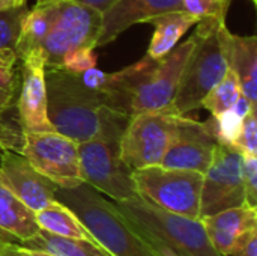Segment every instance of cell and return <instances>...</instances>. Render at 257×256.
I'll return each mask as SVG.
<instances>
[{
  "label": "cell",
  "instance_id": "6da1fadb",
  "mask_svg": "<svg viewBox=\"0 0 257 256\" xmlns=\"http://www.w3.org/2000/svg\"><path fill=\"white\" fill-rule=\"evenodd\" d=\"M114 205L160 256H220L200 219L166 211L140 195L114 202Z\"/></svg>",
  "mask_w": 257,
  "mask_h": 256
},
{
  "label": "cell",
  "instance_id": "7a4b0ae2",
  "mask_svg": "<svg viewBox=\"0 0 257 256\" xmlns=\"http://www.w3.org/2000/svg\"><path fill=\"white\" fill-rule=\"evenodd\" d=\"M56 201L66 205L111 256H160L137 234L114 202L86 183L74 189L57 187Z\"/></svg>",
  "mask_w": 257,
  "mask_h": 256
},
{
  "label": "cell",
  "instance_id": "3957f363",
  "mask_svg": "<svg viewBox=\"0 0 257 256\" xmlns=\"http://www.w3.org/2000/svg\"><path fill=\"white\" fill-rule=\"evenodd\" d=\"M47 116L53 130L77 143L96 139L101 128L102 103L78 74L63 66L45 68Z\"/></svg>",
  "mask_w": 257,
  "mask_h": 256
},
{
  "label": "cell",
  "instance_id": "277c9868",
  "mask_svg": "<svg viewBox=\"0 0 257 256\" xmlns=\"http://www.w3.org/2000/svg\"><path fill=\"white\" fill-rule=\"evenodd\" d=\"M223 23L226 21L212 18H203L197 23L196 45L184 66L172 101L175 113L185 115L199 109L206 94L226 75L229 66L218 36Z\"/></svg>",
  "mask_w": 257,
  "mask_h": 256
},
{
  "label": "cell",
  "instance_id": "5b68a950",
  "mask_svg": "<svg viewBox=\"0 0 257 256\" xmlns=\"http://www.w3.org/2000/svg\"><path fill=\"white\" fill-rule=\"evenodd\" d=\"M137 195L151 204L190 219H199L203 174L161 164L133 170Z\"/></svg>",
  "mask_w": 257,
  "mask_h": 256
},
{
  "label": "cell",
  "instance_id": "8992f818",
  "mask_svg": "<svg viewBox=\"0 0 257 256\" xmlns=\"http://www.w3.org/2000/svg\"><path fill=\"white\" fill-rule=\"evenodd\" d=\"M119 143L120 139L116 137H96L78 143L83 181L113 199V202L137 195L133 170L122 161Z\"/></svg>",
  "mask_w": 257,
  "mask_h": 256
},
{
  "label": "cell",
  "instance_id": "52a82bcc",
  "mask_svg": "<svg viewBox=\"0 0 257 256\" xmlns=\"http://www.w3.org/2000/svg\"><path fill=\"white\" fill-rule=\"evenodd\" d=\"M101 27V12L75 0H62L57 18L41 45L44 66H62L63 56L72 50L96 48Z\"/></svg>",
  "mask_w": 257,
  "mask_h": 256
},
{
  "label": "cell",
  "instance_id": "ba28073f",
  "mask_svg": "<svg viewBox=\"0 0 257 256\" xmlns=\"http://www.w3.org/2000/svg\"><path fill=\"white\" fill-rule=\"evenodd\" d=\"M179 115L173 110L143 112L130 118L120 137V158L131 169L160 164L173 137Z\"/></svg>",
  "mask_w": 257,
  "mask_h": 256
},
{
  "label": "cell",
  "instance_id": "9c48e42d",
  "mask_svg": "<svg viewBox=\"0 0 257 256\" xmlns=\"http://www.w3.org/2000/svg\"><path fill=\"white\" fill-rule=\"evenodd\" d=\"M21 154L57 187L74 189L83 181L80 174L78 143L56 131H24Z\"/></svg>",
  "mask_w": 257,
  "mask_h": 256
},
{
  "label": "cell",
  "instance_id": "30bf717a",
  "mask_svg": "<svg viewBox=\"0 0 257 256\" xmlns=\"http://www.w3.org/2000/svg\"><path fill=\"white\" fill-rule=\"evenodd\" d=\"M242 154L233 146L218 143L208 170L203 174L199 219L245 205L242 184Z\"/></svg>",
  "mask_w": 257,
  "mask_h": 256
},
{
  "label": "cell",
  "instance_id": "8fae6325",
  "mask_svg": "<svg viewBox=\"0 0 257 256\" xmlns=\"http://www.w3.org/2000/svg\"><path fill=\"white\" fill-rule=\"evenodd\" d=\"M196 45L194 33L182 44L176 45L163 59L157 60L148 75L137 88L131 101V116L143 112L172 110L184 66Z\"/></svg>",
  "mask_w": 257,
  "mask_h": 256
},
{
  "label": "cell",
  "instance_id": "7c38bea8",
  "mask_svg": "<svg viewBox=\"0 0 257 256\" xmlns=\"http://www.w3.org/2000/svg\"><path fill=\"white\" fill-rule=\"evenodd\" d=\"M217 145L208 122H197L179 115L173 137L160 164L169 169L205 174L212 163Z\"/></svg>",
  "mask_w": 257,
  "mask_h": 256
},
{
  "label": "cell",
  "instance_id": "4fadbf2b",
  "mask_svg": "<svg viewBox=\"0 0 257 256\" xmlns=\"http://www.w3.org/2000/svg\"><path fill=\"white\" fill-rule=\"evenodd\" d=\"M0 183H3L33 213L51 204L57 186L41 175L18 151L0 152Z\"/></svg>",
  "mask_w": 257,
  "mask_h": 256
},
{
  "label": "cell",
  "instance_id": "5bb4252c",
  "mask_svg": "<svg viewBox=\"0 0 257 256\" xmlns=\"http://www.w3.org/2000/svg\"><path fill=\"white\" fill-rule=\"evenodd\" d=\"M44 71L45 66L41 50L21 59V83L17 100L18 124L21 133L54 131L47 116V89Z\"/></svg>",
  "mask_w": 257,
  "mask_h": 256
},
{
  "label": "cell",
  "instance_id": "9a60e30c",
  "mask_svg": "<svg viewBox=\"0 0 257 256\" xmlns=\"http://www.w3.org/2000/svg\"><path fill=\"white\" fill-rule=\"evenodd\" d=\"M206 235L220 256H230L257 234V208L241 205L202 219Z\"/></svg>",
  "mask_w": 257,
  "mask_h": 256
},
{
  "label": "cell",
  "instance_id": "2e32d148",
  "mask_svg": "<svg viewBox=\"0 0 257 256\" xmlns=\"http://www.w3.org/2000/svg\"><path fill=\"white\" fill-rule=\"evenodd\" d=\"M178 9H182L181 0H117L102 12V27L96 47L114 41L137 23H148L161 14Z\"/></svg>",
  "mask_w": 257,
  "mask_h": 256
},
{
  "label": "cell",
  "instance_id": "e0dca14e",
  "mask_svg": "<svg viewBox=\"0 0 257 256\" xmlns=\"http://www.w3.org/2000/svg\"><path fill=\"white\" fill-rule=\"evenodd\" d=\"M220 44L227 66L236 74L241 94L257 109V39L256 36L233 35L226 23L218 29Z\"/></svg>",
  "mask_w": 257,
  "mask_h": 256
},
{
  "label": "cell",
  "instance_id": "ac0fdd59",
  "mask_svg": "<svg viewBox=\"0 0 257 256\" xmlns=\"http://www.w3.org/2000/svg\"><path fill=\"white\" fill-rule=\"evenodd\" d=\"M60 3L62 0H36L35 6L29 8L15 47L18 60L41 50L44 39L57 18Z\"/></svg>",
  "mask_w": 257,
  "mask_h": 256
},
{
  "label": "cell",
  "instance_id": "d6986e66",
  "mask_svg": "<svg viewBox=\"0 0 257 256\" xmlns=\"http://www.w3.org/2000/svg\"><path fill=\"white\" fill-rule=\"evenodd\" d=\"M200 18L194 14L187 12L185 9L169 11L161 14L148 23L154 26V35L148 47V56L160 60L167 53H170L179 42V39L185 35V32L196 26Z\"/></svg>",
  "mask_w": 257,
  "mask_h": 256
},
{
  "label": "cell",
  "instance_id": "ffe728a7",
  "mask_svg": "<svg viewBox=\"0 0 257 256\" xmlns=\"http://www.w3.org/2000/svg\"><path fill=\"white\" fill-rule=\"evenodd\" d=\"M0 231L12 243L30 240L39 232L35 213L3 183H0Z\"/></svg>",
  "mask_w": 257,
  "mask_h": 256
},
{
  "label": "cell",
  "instance_id": "44dd1931",
  "mask_svg": "<svg viewBox=\"0 0 257 256\" xmlns=\"http://www.w3.org/2000/svg\"><path fill=\"white\" fill-rule=\"evenodd\" d=\"M35 219H36L39 229L45 232H50L59 237L87 240L99 246L96 240L92 237V234L87 231V228L81 223V220L66 205H63L62 202L56 199L47 207H44L42 210L36 211Z\"/></svg>",
  "mask_w": 257,
  "mask_h": 256
},
{
  "label": "cell",
  "instance_id": "7402d4cb",
  "mask_svg": "<svg viewBox=\"0 0 257 256\" xmlns=\"http://www.w3.org/2000/svg\"><path fill=\"white\" fill-rule=\"evenodd\" d=\"M15 244H20L29 249L44 250V252L57 256H111L105 249L96 246L92 241L59 237V235L45 232L42 229H39V232L33 238L21 241V243H15Z\"/></svg>",
  "mask_w": 257,
  "mask_h": 256
},
{
  "label": "cell",
  "instance_id": "603a6c76",
  "mask_svg": "<svg viewBox=\"0 0 257 256\" xmlns=\"http://www.w3.org/2000/svg\"><path fill=\"white\" fill-rule=\"evenodd\" d=\"M241 97V88L236 74L229 68L226 75L206 94L200 107L211 112L212 116H218L230 110Z\"/></svg>",
  "mask_w": 257,
  "mask_h": 256
},
{
  "label": "cell",
  "instance_id": "cb8c5ba5",
  "mask_svg": "<svg viewBox=\"0 0 257 256\" xmlns=\"http://www.w3.org/2000/svg\"><path fill=\"white\" fill-rule=\"evenodd\" d=\"M27 11H29L27 5L14 6L0 11V48L12 50L15 53V47Z\"/></svg>",
  "mask_w": 257,
  "mask_h": 256
},
{
  "label": "cell",
  "instance_id": "d4e9b609",
  "mask_svg": "<svg viewBox=\"0 0 257 256\" xmlns=\"http://www.w3.org/2000/svg\"><path fill=\"white\" fill-rule=\"evenodd\" d=\"M242 119V116H239L233 109H230L218 116H212V119L208 121V124L218 143L235 146L238 136L241 133Z\"/></svg>",
  "mask_w": 257,
  "mask_h": 256
},
{
  "label": "cell",
  "instance_id": "484cf974",
  "mask_svg": "<svg viewBox=\"0 0 257 256\" xmlns=\"http://www.w3.org/2000/svg\"><path fill=\"white\" fill-rule=\"evenodd\" d=\"M21 74L12 68H0V121L6 112L17 106L18 92H20Z\"/></svg>",
  "mask_w": 257,
  "mask_h": 256
},
{
  "label": "cell",
  "instance_id": "4316f807",
  "mask_svg": "<svg viewBox=\"0 0 257 256\" xmlns=\"http://www.w3.org/2000/svg\"><path fill=\"white\" fill-rule=\"evenodd\" d=\"M232 0H181L182 9L190 14L197 15L200 20L212 18L218 21H226Z\"/></svg>",
  "mask_w": 257,
  "mask_h": 256
},
{
  "label": "cell",
  "instance_id": "83f0119b",
  "mask_svg": "<svg viewBox=\"0 0 257 256\" xmlns=\"http://www.w3.org/2000/svg\"><path fill=\"white\" fill-rule=\"evenodd\" d=\"M242 155H257V116L256 110H250L242 119L241 133L233 146Z\"/></svg>",
  "mask_w": 257,
  "mask_h": 256
},
{
  "label": "cell",
  "instance_id": "f1b7e54d",
  "mask_svg": "<svg viewBox=\"0 0 257 256\" xmlns=\"http://www.w3.org/2000/svg\"><path fill=\"white\" fill-rule=\"evenodd\" d=\"M241 170L245 205L257 208V155H242Z\"/></svg>",
  "mask_w": 257,
  "mask_h": 256
},
{
  "label": "cell",
  "instance_id": "f546056e",
  "mask_svg": "<svg viewBox=\"0 0 257 256\" xmlns=\"http://www.w3.org/2000/svg\"><path fill=\"white\" fill-rule=\"evenodd\" d=\"M95 48L89 47H81L77 50H72L66 53L62 59V66L71 72L80 74L86 69L95 68L96 66V56L93 53Z\"/></svg>",
  "mask_w": 257,
  "mask_h": 256
},
{
  "label": "cell",
  "instance_id": "4dcf8cb0",
  "mask_svg": "<svg viewBox=\"0 0 257 256\" xmlns=\"http://www.w3.org/2000/svg\"><path fill=\"white\" fill-rule=\"evenodd\" d=\"M23 145V133L17 134L14 128H11L6 122L0 121V152L3 149H14L21 152Z\"/></svg>",
  "mask_w": 257,
  "mask_h": 256
},
{
  "label": "cell",
  "instance_id": "1f68e13d",
  "mask_svg": "<svg viewBox=\"0 0 257 256\" xmlns=\"http://www.w3.org/2000/svg\"><path fill=\"white\" fill-rule=\"evenodd\" d=\"M230 256H257V234L251 235L241 247H238Z\"/></svg>",
  "mask_w": 257,
  "mask_h": 256
},
{
  "label": "cell",
  "instance_id": "d6a6232c",
  "mask_svg": "<svg viewBox=\"0 0 257 256\" xmlns=\"http://www.w3.org/2000/svg\"><path fill=\"white\" fill-rule=\"evenodd\" d=\"M78 3H83L86 6H90L93 9H96L98 12H105L110 6H113L117 0H75Z\"/></svg>",
  "mask_w": 257,
  "mask_h": 256
},
{
  "label": "cell",
  "instance_id": "836d02e7",
  "mask_svg": "<svg viewBox=\"0 0 257 256\" xmlns=\"http://www.w3.org/2000/svg\"><path fill=\"white\" fill-rule=\"evenodd\" d=\"M17 54L12 50L0 48V68H12L17 63Z\"/></svg>",
  "mask_w": 257,
  "mask_h": 256
},
{
  "label": "cell",
  "instance_id": "e575fe53",
  "mask_svg": "<svg viewBox=\"0 0 257 256\" xmlns=\"http://www.w3.org/2000/svg\"><path fill=\"white\" fill-rule=\"evenodd\" d=\"M0 256H24L14 243H5L3 246H0Z\"/></svg>",
  "mask_w": 257,
  "mask_h": 256
},
{
  "label": "cell",
  "instance_id": "d590c367",
  "mask_svg": "<svg viewBox=\"0 0 257 256\" xmlns=\"http://www.w3.org/2000/svg\"><path fill=\"white\" fill-rule=\"evenodd\" d=\"M15 244V243H14ZM17 249L23 253L24 256H57L53 255V253H48V252H44V250H36V249H29V247H23L20 244H15Z\"/></svg>",
  "mask_w": 257,
  "mask_h": 256
},
{
  "label": "cell",
  "instance_id": "8d00e7d4",
  "mask_svg": "<svg viewBox=\"0 0 257 256\" xmlns=\"http://www.w3.org/2000/svg\"><path fill=\"white\" fill-rule=\"evenodd\" d=\"M21 5L23 3L20 0H0V11L2 9H8V8H14V6H21Z\"/></svg>",
  "mask_w": 257,
  "mask_h": 256
},
{
  "label": "cell",
  "instance_id": "74e56055",
  "mask_svg": "<svg viewBox=\"0 0 257 256\" xmlns=\"http://www.w3.org/2000/svg\"><path fill=\"white\" fill-rule=\"evenodd\" d=\"M5 243H12V241H11V240H9V238H8V237H6L5 234H3V232L0 231V246H3Z\"/></svg>",
  "mask_w": 257,
  "mask_h": 256
},
{
  "label": "cell",
  "instance_id": "f35d334b",
  "mask_svg": "<svg viewBox=\"0 0 257 256\" xmlns=\"http://www.w3.org/2000/svg\"><path fill=\"white\" fill-rule=\"evenodd\" d=\"M20 2H21V3H23V5H24V3H26V2H27V0H20Z\"/></svg>",
  "mask_w": 257,
  "mask_h": 256
},
{
  "label": "cell",
  "instance_id": "ab89813d",
  "mask_svg": "<svg viewBox=\"0 0 257 256\" xmlns=\"http://www.w3.org/2000/svg\"><path fill=\"white\" fill-rule=\"evenodd\" d=\"M251 2H253V3H257V0H251Z\"/></svg>",
  "mask_w": 257,
  "mask_h": 256
}]
</instances>
